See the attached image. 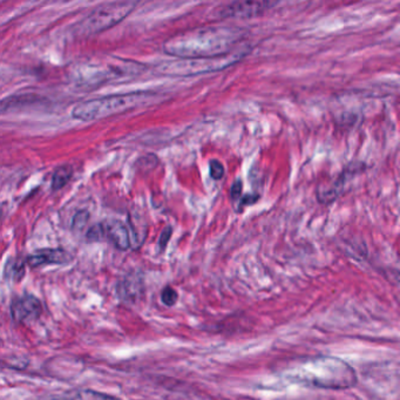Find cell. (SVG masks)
<instances>
[{
  "instance_id": "277c9868",
  "label": "cell",
  "mask_w": 400,
  "mask_h": 400,
  "mask_svg": "<svg viewBox=\"0 0 400 400\" xmlns=\"http://www.w3.org/2000/svg\"><path fill=\"white\" fill-rule=\"evenodd\" d=\"M243 53H231L217 58H193L178 59L159 63L155 70L168 77H194L200 74L212 73L231 66L242 58Z\"/></svg>"
},
{
  "instance_id": "52a82bcc",
  "label": "cell",
  "mask_w": 400,
  "mask_h": 400,
  "mask_svg": "<svg viewBox=\"0 0 400 400\" xmlns=\"http://www.w3.org/2000/svg\"><path fill=\"white\" fill-rule=\"evenodd\" d=\"M42 313V302L32 295L19 297L11 304V317L16 323H33Z\"/></svg>"
},
{
  "instance_id": "7a4b0ae2",
  "label": "cell",
  "mask_w": 400,
  "mask_h": 400,
  "mask_svg": "<svg viewBox=\"0 0 400 400\" xmlns=\"http://www.w3.org/2000/svg\"><path fill=\"white\" fill-rule=\"evenodd\" d=\"M297 382L327 390H345L355 387V370L343 359L331 356H317L305 359L291 371Z\"/></svg>"
},
{
  "instance_id": "5bb4252c",
  "label": "cell",
  "mask_w": 400,
  "mask_h": 400,
  "mask_svg": "<svg viewBox=\"0 0 400 400\" xmlns=\"http://www.w3.org/2000/svg\"><path fill=\"white\" fill-rule=\"evenodd\" d=\"M72 175H73V169L71 166L56 168V171L53 173L52 183H51L53 190H60L65 187L70 182Z\"/></svg>"
},
{
  "instance_id": "9c48e42d",
  "label": "cell",
  "mask_w": 400,
  "mask_h": 400,
  "mask_svg": "<svg viewBox=\"0 0 400 400\" xmlns=\"http://www.w3.org/2000/svg\"><path fill=\"white\" fill-rule=\"evenodd\" d=\"M101 226L104 238L111 241L119 250H128L129 248H132L134 237L131 229L122 221L118 219H107L101 222Z\"/></svg>"
},
{
  "instance_id": "7c38bea8",
  "label": "cell",
  "mask_w": 400,
  "mask_h": 400,
  "mask_svg": "<svg viewBox=\"0 0 400 400\" xmlns=\"http://www.w3.org/2000/svg\"><path fill=\"white\" fill-rule=\"evenodd\" d=\"M348 173L344 171L341 176L336 180V181L330 186H325L323 188H320L317 193V199L320 203H330L337 199L341 195V190L344 188L345 178H346Z\"/></svg>"
},
{
  "instance_id": "d6986e66",
  "label": "cell",
  "mask_w": 400,
  "mask_h": 400,
  "mask_svg": "<svg viewBox=\"0 0 400 400\" xmlns=\"http://www.w3.org/2000/svg\"><path fill=\"white\" fill-rule=\"evenodd\" d=\"M171 234H173L171 226H166V228L162 230L160 238H159V248H160L161 251H164L166 247H167L168 242L171 240Z\"/></svg>"
},
{
  "instance_id": "9a60e30c",
  "label": "cell",
  "mask_w": 400,
  "mask_h": 400,
  "mask_svg": "<svg viewBox=\"0 0 400 400\" xmlns=\"http://www.w3.org/2000/svg\"><path fill=\"white\" fill-rule=\"evenodd\" d=\"M178 300V295L176 290L173 289L171 286H166L162 293H161V301L164 305L173 306L176 304Z\"/></svg>"
},
{
  "instance_id": "2e32d148",
  "label": "cell",
  "mask_w": 400,
  "mask_h": 400,
  "mask_svg": "<svg viewBox=\"0 0 400 400\" xmlns=\"http://www.w3.org/2000/svg\"><path fill=\"white\" fill-rule=\"evenodd\" d=\"M209 169H210V175L214 180H221L224 175V167L219 160H210Z\"/></svg>"
},
{
  "instance_id": "5b68a950",
  "label": "cell",
  "mask_w": 400,
  "mask_h": 400,
  "mask_svg": "<svg viewBox=\"0 0 400 400\" xmlns=\"http://www.w3.org/2000/svg\"><path fill=\"white\" fill-rule=\"evenodd\" d=\"M136 5L138 3L134 1H116L101 5L75 25V33L81 37H90L106 31L123 20Z\"/></svg>"
},
{
  "instance_id": "4fadbf2b",
  "label": "cell",
  "mask_w": 400,
  "mask_h": 400,
  "mask_svg": "<svg viewBox=\"0 0 400 400\" xmlns=\"http://www.w3.org/2000/svg\"><path fill=\"white\" fill-rule=\"evenodd\" d=\"M59 400H120L95 390L71 391Z\"/></svg>"
},
{
  "instance_id": "8992f818",
  "label": "cell",
  "mask_w": 400,
  "mask_h": 400,
  "mask_svg": "<svg viewBox=\"0 0 400 400\" xmlns=\"http://www.w3.org/2000/svg\"><path fill=\"white\" fill-rule=\"evenodd\" d=\"M145 70L143 65L134 63V61H126L120 60L119 63L106 65V66H83L78 70L77 78L79 84L83 86H95V85L104 84L107 81L114 79L115 77H123V75H132L139 74Z\"/></svg>"
},
{
  "instance_id": "6da1fadb",
  "label": "cell",
  "mask_w": 400,
  "mask_h": 400,
  "mask_svg": "<svg viewBox=\"0 0 400 400\" xmlns=\"http://www.w3.org/2000/svg\"><path fill=\"white\" fill-rule=\"evenodd\" d=\"M241 32L229 28H203L187 31L164 44L166 54L178 59L217 58L234 53Z\"/></svg>"
},
{
  "instance_id": "ac0fdd59",
  "label": "cell",
  "mask_w": 400,
  "mask_h": 400,
  "mask_svg": "<svg viewBox=\"0 0 400 400\" xmlns=\"http://www.w3.org/2000/svg\"><path fill=\"white\" fill-rule=\"evenodd\" d=\"M86 237L90 241H100L104 238V230H102L101 223H99L97 226H92L91 229L88 230L87 234H86Z\"/></svg>"
},
{
  "instance_id": "30bf717a",
  "label": "cell",
  "mask_w": 400,
  "mask_h": 400,
  "mask_svg": "<svg viewBox=\"0 0 400 400\" xmlns=\"http://www.w3.org/2000/svg\"><path fill=\"white\" fill-rule=\"evenodd\" d=\"M73 260L68 251L63 249H42L28 257V265L31 268H39L42 265H67Z\"/></svg>"
},
{
  "instance_id": "8fae6325",
  "label": "cell",
  "mask_w": 400,
  "mask_h": 400,
  "mask_svg": "<svg viewBox=\"0 0 400 400\" xmlns=\"http://www.w3.org/2000/svg\"><path fill=\"white\" fill-rule=\"evenodd\" d=\"M143 281L140 277L129 276L119 286V295L127 301H135L143 295Z\"/></svg>"
},
{
  "instance_id": "3957f363",
  "label": "cell",
  "mask_w": 400,
  "mask_h": 400,
  "mask_svg": "<svg viewBox=\"0 0 400 400\" xmlns=\"http://www.w3.org/2000/svg\"><path fill=\"white\" fill-rule=\"evenodd\" d=\"M155 98L152 93H127V95H107L92 99L77 104L72 109V116L80 121L90 122L120 114L134 108L150 104Z\"/></svg>"
},
{
  "instance_id": "ba28073f",
  "label": "cell",
  "mask_w": 400,
  "mask_h": 400,
  "mask_svg": "<svg viewBox=\"0 0 400 400\" xmlns=\"http://www.w3.org/2000/svg\"><path fill=\"white\" fill-rule=\"evenodd\" d=\"M275 5L272 1H235L221 7L219 16L221 18L257 17Z\"/></svg>"
},
{
  "instance_id": "e0dca14e",
  "label": "cell",
  "mask_w": 400,
  "mask_h": 400,
  "mask_svg": "<svg viewBox=\"0 0 400 400\" xmlns=\"http://www.w3.org/2000/svg\"><path fill=\"white\" fill-rule=\"evenodd\" d=\"M88 219H90V214L85 210H80L74 216L73 219V228L74 229L80 230L86 226Z\"/></svg>"
},
{
  "instance_id": "ffe728a7",
  "label": "cell",
  "mask_w": 400,
  "mask_h": 400,
  "mask_svg": "<svg viewBox=\"0 0 400 400\" xmlns=\"http://www.w3.org/2000/svg\"><path fill=\"white\" fill-rule=\"evenodd\" d=\"M242 181L241 180H237V181L234 182L233 187H231V198L234 200L238 199L241 194H242Z\"/></svg>"
}]
</instances>
